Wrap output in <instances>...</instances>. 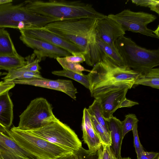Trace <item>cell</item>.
Returning <instances> with one entry per match:
<instances>
[{
	"instance_id": "cell-1",
	"label": "cell",
	"mask_w": 159,
	"mask_h": 159,
	"mask_svg": "<svg viewBox=\"0 0 159 159\" xmlns=\"http://www.w3.org/2000/svg\"><path fill=\"white\" fill-rule=\"evenodd\" d=\"M140 75L128 67L118 66L110 61L99 62L87 75L91 96L97 99L111 92L130 89Z\"/></svg>"
},
{
	"instance_id": "cell-2",
	"label": "cell",
	"mask_w": 159,
	"mask_h": 159,
	"mask_svg": "<svg viewBox=\"0 0 159 159\" xmlns=\"http://www.w3.org/2000/svg\"><path fill=\"white\" fill-rule=\"evenodd\" d=\"M23 3L34 12L61 20L79 18L100 20L106 16L97 11L92 5L80 0H28Z\"/></svg>"
},
{
	"instance_id": "cell-3",
	"label": "cell",
	"mask_w": 159,
	"mask_h": 159,
	"mask_svg": "<svg viewBox=\"0 0 159 159\" xmlns=\"http://www.w3.org/2000/svg\"><path fill=\"white\" fill-rule=\"evenodd\" d=\"M98 20L90 18L65 20L49 23L44 27L79 48L85 55L90 37Z\"/></svg>"
},
{
	"instance_id": "cell-4",
	"label": "cell",
	"mask_w": 159,
	"mask_h": 159,
	"mask_svg": "<svg viewBox=\"0 0 159 159\" xmlns=\"http://www.w3.org/2000/svg\"><path fill=\"white\" fill-rule=\"evenodd\" d=\"M115 45L127 67L140 74L159 65L158 49L143 48L124 35L117 39Z\"/></svg>"
},
{
	"instance_id": "cell-5",
	"label": "cell",
	"mask_w": 159,
	"mask_h": 159,
	"mask_svg": "<svg viewBox=\"0 0 159 159\" xmlns=\"http://www.w3.org/2000/svg\"><path fill=\"white\" fill-rule=\"evenodd\" d=\"M59 20H61L33 12L27 8L23 2L14 4L9 2L0 5V29H17V25L20 22L25 24V28L40 27Z\"/></svg>"
},
{
	"instance_id": "cell-6",
	"label": "cell",
	"mask_w": 159,
	"mask_h": 159,
	"mask_svg": "<svg viewBox=\"0 0 159 159\" xmlns=\"http://www.w3.org/2000/svg\"><path fill=\"white\" fill-rule=\"evenodd\" d=\"M10 130L17 144L38 159H57L73 152L38 137L27 131L18 129L16 127H12Z\"/></svg>"
},
{
	"instance_id": "cell-7",
	"label": "cell",
	"mask_w": 159,
	"mask_h": 159,
	"mask_svg": "<svg viewBox=\"0 0 159 159\" xmlns=\"http://www.w3.org/2000/svg\"><path fill=\"white\" fill-rule=\"evenodd\" d=\"M27 131L73 152L82 147L81 142L74 131L57 118L41 127Z\"/></svg>"
},
{
	"instance_id": "cell-8",
	"label": "cell",
	"mask_w": 159,
	"mask_h": 159,
	"mask_svg": "<svg viewBox=\"0 0 159 159\" xmlns=\"http://www.w3.org/2000/svg\"><path fill=\"white\" fill-rule=\"evenodd\" d=\"M52 105L46 99L38 98L32 100L19 116L18 129L29 131L35 129L56 120Z\"/></svg>"
},
{
	"instance_id": "cell-9",
	"label": "cell",
	"mask_w": 159,
	"mask_h": 159,
	"mask_svg": "<svg viewBox=\"0 0 159 159\" xmlns=\"http://www.w3.org/2000/svg\"><path fill=\"white\" fill-rule=\"evenodd\" d=\"M107 17L120 24L124 30L138 33L153 38L159 37L147 25L155 21L157 17L152 14L143 11L135 12L125 9L116 14H110Z\"/></svg>"
},
{
	"instance_id": "cell-10",
	"label": "cell",
	"mask_w": 159,
	"mask_h": 159,
	"mask_svg": "<svg viewBox=\"0 0 159 159\" xmlns=\"http://www.w3.org/2000/svg\"><path fill=\"white\" fill-rule=\"evenodd\" d=\"M94 30L90 37L87 53L84 55L86 64L93 66L101 61H110L119 66L128 67L118 51L96 38Z\"/></svg>"
},
{
	"instance_id": "cell-11",
	"label": "cell",
	"mask_w": 159,
	"mask_h": 159,
	"mask_svg": "<svg viewBox=\"0 0 159 159\" xmlns=\"http://www.w3.org/2000/svg\"><path fill=\"white\" fill-rule=\"evenodd\" d=\"M19 30L21 34L46 41L67 51L72 55L80 53L85 54L79 48L44 27H27Z\"/></svg>"
},
{
	"instance_id": "cell-12",
	"label": "cell",
	"mask_w": 159,
	"mask_h": 159,
	"mask_svg": "<svg viewBox=\"0 0 159 159\" xmlns=\"http://www.w3.org/2000/svg\"><path fill=\"white\" fill-rule=\"evenodd\" d=\"M36 157L18 146L9 129L0 123V159H36Z\"/></svg>"
},
{
	"instance_id": "cell-13",
	"label": "cell",
	"mask_w": 159,
	"mask_h": 159,
	"mask_svg": "<svg viewBox=\"0 0 159 159\" xmlns=\"http://www.w3.org/2000/svg\"><path fill=\"white\" fill-rule=\"evenodd\" d=\"M20 39L26 46L34 50L33 53L39 62L47 57L56 59L72 55L67 51L40 39L22 34Z\"/></svg>"
},
{
	"instance_id": "cell-14",
	"label": "cell",
	"mask_w": 159,
	"mask_h": 159,
	"mask_svg": "<svg viewBox=\"0 0 159 159\" xmlns=\"http://www.w3.org/2000/svg\"><path fill=\"white\" fill-rule=\"evenodd\" d=\"M96 38L118 51L115 45L116 41L124 36L125 31L117 22L106 16L104 18L98 20L94 30Z\"/></svg>"
},
{
	"instance_id": "cell-15",
	"label": "cell",
	"mask_w": 159,
	"mask_h": 159,
	"mask_svg": "<svg viewBox=\"0 0 159 159\" xmlns=\"http://www.w3.org/2000/svg\"><path fill=\"white\" fill-rule=\"evenodd\" d=\"M9 83L29 85L54 90L63 92L76 100L78 92L72 82L70 80L57 79L51 80L43 78L25 80H16L9 82Z\"/></svg>"
},
{
	"instance_id": "cell-16",
	"label": "cell",
	"mask_w": 159,
	"mask_h": 159,
	"mask_svg": "<svg viewBox=\"0 0 159 159\" xmlns=\"http://www.w3.org/2000/svg\"><path fill=\"white\" fill-rule=\"evenodd\" d=\"M129 89L125 88L105 94L96 99L100 102L102 115L105 119L113 116L121 102L126 98Z\"/></svg>"
},
{
	"instance_id": "cell-17",
	"label": "cell",
	"mask_w": 159,
	"mask_h": 159,
	"mask_svg": "<svg viewBox=\"0 0 159 159\" xmlns=\"http://www.w3.org/2000/svg\"><path fill=\"white\" fill-rule=\"evenodd\" d=\"M81 126L82 138L89 150L92 152L98 151L102 145V143L93 125L90 115L86 108L83 111Z\"/></svg>"
},
{
	"instance_id": "cell-18",
	"label": "cell",
	"mask_w": 159,
	"mask_h": 159,
	"mask_svg": "<svg viewBox=\"0 0 159 159\" xmlns=\"http://www.w3.org/2000/svg\"><path fill=\"white\" fill-rule=\"evenodd\" d=\"M110 133L111 141V148L118 159L122 157L121 150L122 140L121 121L112 116L110 118L105 119Z\"/></svg>"
},
{
	"instance_id": "cell-19",
	"label": "cell",
	"mask_w": 159,
	"mask_h": 159,
	"mask_svg": "<svg viewBox=\"0 0 159 159\" xmlns=\"http://www.w3.org/2000/svg\"><path fill=\"white\" fill-rule=\"evenodd\" d=\"M13 118V104L7 92L0 95V123L9 129Z\"/></svg>"
},
{
	"instance_id": "cell-20",
	"label": "cell",
	"mask_w": 159,
	"mask_h": 159,
	"mask_svg": "<svg viewBox=\"0 0 159 159\" xmlns=\"http://www.w3.org/2000/svg\"><path fill=\"white\" fill-rule=\"evenodd\" d=\"M134 85H141L159 89V68H153L140 74L135 80Z\"/></svg>"
},
{
	"instance_id": "cell-21",
	"label": "cell",
	"mask_w": 159,
	"mask_h": 159,
	"mask_svg": "<svg viewBox=\"0 0 159 159\" xmlns=\"http://www.w3.org/2000/svg\"><path fill=\"white\" fill-rule=\"evenodd\" d=\"M26 63L25 58L19 54L17 56H0V70L8 71L23 67Z\"/></svg>"
},
{
	"instance_id": "cell-22",
	"label": "cell",
	"mask_w": 159,
	"mask_h": 159,
	"mask_svg": "<svg viewBox=\"0 0 159 159\" xmlns=\"http://www.w3.org/2000/svg\"><path fill=\"white\" fill-rule=\"evenodd\" d=\"M18 55L8 32L0 29V56Z\"/></svg>"
},
{
	"instance_id": "cell-23",
	"label": "cell",
	"mask_w": 159,
	"mask_h": 159,
	"mask_svg": "<svg viewBox=\"0 0 159 159\" xmlns=\"http://www.w3.org/2000/svg\"><path fill=\"white\" fill-rule=\"evenodd\" d=\"M43 78L40 72H31L21 70L18 68L8 71L6 76L2 79L4 81L9 82L16 80Z\"/></svg>"
},
{
	"instance_id": "cell-24",
	"label": "cell",
	"mask_w": 159,
	"mask_h": 159,
	"mask_svg": "<svg viewBox=\"0 0 159 159\" xmlns=\"http://www.w3.org/2000/svg\"><path fill=\"white\" fill-rule=\"evenodd\" d=\"M87 110L89 114L95 117L98 122L107 132L110 135L106 121L103 116L102 110L99 100L95 99L92 104L89 107Z\"/></svg>"
},
{
	"instance_id": "cell-25",
	"label": "cell",
	"mask_w": 159,
	"mask_h": 159,
	"mask_svg": "<svg viewBox=\"0 0 159 159\" xmlns=\"http://www.w3.org/2000/svg\"><path fill=\"white\" fill-rule=\"evenodd\" d=\"M52 74L56 75L64 76L72 79L81 84L86 88L89 89L90 83L88 75H80L73 72L63 70L53 71Z\"/></svg>"
},
{
	"instance_id": "cell-26",
	"label": "cell",
	"mask_w": 159,
	"mask_h": 159,
	"mask_svg": "<svg viewBox=\"0 0 159 159\" xmlns=\"http://www.w3.org/2000/svg\"><path fill=\"white\" fill-rule=\"evenodd\" d=\"M90 115L93 125L101 139L102 145L111 146L112 143L110 135L105 130L93 116Z\"/></svg>"
},
{
	"instance_id": "cell-27",
	"label": "cell",
	"mask_w": 159,
	"mask_h": 159,
	"mask_svg": "<svg viewBox=\"0 0 159 159\" xmlns=\"http://www.w3.org/2000/svg\"><path fill=\"white\" fill-rule=\"evenodd\" d=\"M56 60L64 70L71 71L82 75L83 74V71H86L89 72L90 71L85 69L80 63L67 61L65 57H58Z\"/></svg>"
},
{
	"instance_id": "cell-28",
	"label": "cell",
	"mask_w": 159,
	"mask_h": 159,
	"mask_svg": "<svg viewBox=\"0 0 159 159\" xmlns=\"http://www.w3.org/2000/svg\"><path fill=\"white\" fill-rule=\"evenodd\" d=\"M25 59L26 61V64L18 69L20 70L31 72H39L41 69L39 60L33 53L31 55L26 57Z\"/></svg>"
},
{
	"instance_id": "cell-29",
	"label": "cell",
	"mask_w": 159,
	"mask_h": 159,
	"mask_svg": "<svg viewBox=\"0 0 159 159\" xmlns=\"http://www.w3.org/2000/svg\"><path fill=\"white\" fill-rule=\"evenodd\" d=\"M139 120L135 114H129L126 115L125 120L121 121L123 137L129 131L132 130L135 125Z\"/></svg>"
},
{
	"instance_id": "cell-30",
	"label": "cell",
	"mask_w": 159,
	"mask_h": 159,
	"mask_svg": "<svg viewBox=\"0 0 159 159\" xmlns=\"http://www.w3.org/2000/svg\"><path fill=\"white\" fill-rule=\"evenodd\" d=\"M132 2L137 6L150 8L151 10L159 13V1L155 0H132Z\"/></svg>"
},
{
	"instance_id": "cell-31",
	"label": "cell",
	"mask_w": 159,
	"mask_h": 159,
	"mask_svg": "<svg viewBox=\"0 0 159 159\" xmlns=\"http://www.w3.org/2000/svg\"><path fill=\"white\" fill-rule=\"evenodd\" d=\"M73 153L77 159H98V150L92 152L86 150L82 147L78 151Z\"/></svg>"
},
{
	"instance_id": "cell-32",
	"label": "cell",
	"mask_w": 159,
	"mask_h": 159,
	"mask_svg": "<svg viewBox=\"0 0 159 159\" xmlns=\"http://www.w3.org/2000/svg\"><path fill=\"white\" fill-rule=\"evenodd\" d=\"M137 128L138 123L135 125L132 131L134 137V147L137 154V159H138L139 158L141 153L144 152V150L139 139L138 133Z\"/></svg>"
},
{
	"instance_id": "cell-33",
	"label": "cell",
	"mask_w": 159,
	"mask_h": 159,
	"mask_svg": "<svg viewBox=\"0 0 159 159\" xmlns=\"http://www.w3.org/2000/svg\"><path fill=\"white\" fill-rule=\"evenodd\" d=\"M101 159H118L111 146L102 145Z\"/></svg>"
},
{
	"instance_id": "cell-34",
	"label": "cell",
	"mask_w": 159,
	"mask_h": 159,
	"mask_svg": "<svg viewBox=\"0 0 159 159\" xmlns=\"http://www.w3.org/2000/svg\"><path fill=\"white\" fill-rule=\"evenodd\" d=\"M65 57L67 61L73 63L80 64L85 61L84 54L82 53L68 56Z\"/></svg>"
},
{
	"instance_id": "cell-35",
	"label": "cell",
	"mask_w": 159,
	"mask_h": 159,
	"mask_svg": "<svg viewBox=\"0 0 159 159\" xmlns=\"http://www.w3.org/2000/svg\"><path fill=\"white\" fill-rule=\"evenodd\" d=\"M15 84L12 83L1 81H0V95L3 94L13 88Z\"/></svg>"
},
{
	"instance_id": "cell-36",
	"label": "cell",
	"mask_w": 159,
	"mask_h": 159,
	"mask_svg": "<svg viewBox=\"0 0 159 159\" xmlns=\"http://www.w3.org/2000/svg\"><path fill=\"white\" fill-rule=\"evenodd\" d=\"M138 159H159V153L157 152L144 151Z\"/></svg>"
},
{
	"instance_id": "cell-37",
	"label": "cell",
	"mask_w": 159,
	"mask_h": 159,
	"mask_svg": "<svg viewBox=\"0 0 159 159\" xmlns=\"http://www.w3.org/2000/svg\"><path fill=\"white\" fill-rule=\"evenodd\" d=\"M139 104V103L137 102L129 100L125 98L120 103L118 109L124 107H130Z\"/></svg>"
},
{
	"instance_id": "cell-38",
	"label": "cell",
	"mask_w": 159,
	"mask_h": 159,
	"mask_svg": "<svg viewBox=\"0 0 159 159\" xmlns=\"http://www.w3.org/2000/svg\"><path fill=\"white\" fill-rule=\"evenodd\" d=\"M57 159H77L75 156L74 153H72L67 154Z\"/></svg>"
},
{
	"instance_id": "cell-39",
	"label": "cell",
	"mask_w": 159,
	"mask_h": 159,
	"mask_svg": "<svg viewBox=\"0 0 159 159\" xmlns=\"http://www.w3.org/2000/svg\"><path fill=\"white\" fill-rule=\"evenodd\" d=\"M102 145L99 148L98 150V159H101L102 152Z\"/></svg>"
},
{
	"instance_id": "cell-40",
	"label": "cell",
	"mask_w": 159,
	"mask_h": 159,
	"mask_svg": "<svg viewBox=\"0 0 159 159\" xmlns=\"http://www.w3.org/2000/svg\"><path fill=\"white\" fill-rule=\"evenodd\" d=\"M12 0H0V5L9 2H12Z\"/></svg>"
},
{
	"instance_id": "cell-41",
	"label": "cell",
	"mask_w": 159,
	"mask_h": 159,
	"mask_svg": "<svg viewBox=\"0 0 159 159\" xmlns=\"http://www.w3.org/2000/svg\"><path fill=\"white\" fill-rule=\"evenodd\" d=\"M159 27L158 26V27L157 28V29H156L155 31H153V33L155 34L158 37H159Z\"/></svg>"
}]
</instances>
